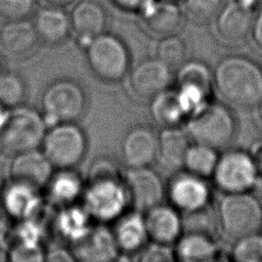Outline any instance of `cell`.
Here are the masks:
<instances>
[{"label": "cell", "mask_w": 262, "mask_h": 262, "mask_svg": "<svg viewBox=\"0 0 262 262\" xmlns=\"http://www.w3.org/2000/svg\"><path fill=\"white\" fill-rule=\"evenodd\" d=\"M213 81L231 104L252 107L262 100V69L245 56H227L217 64Z\"/></svg>", "instance_id": "1"}, {"label": "cell", "mask_w": 262, "mask_h": 262, "mask_svg": "<svg viewBox=\"0 0 262 262\" xmlns=\"http://www.w3.org/2000/svg\"><path fill=\"white\" fill-rule=\"evenodd\" d=\"M46 133V121L38 112L29 107L16 106L0 128V146L18 154L35 149L42 144Z\"/></svg>", "instance_id": "2"}, {"label": "cell", "mask_w": 262, "mask_h": 262, "mask_svg": "<svg viewBox=\"0 0 262 262\" xmlns=\"http://www.w3.org/2000/svg\"><path fill=\"white\" fill-rule=\"evenodd\" d=\"M218 214L222 230L232 238L258 232L262 226V205L248 191L227 192Z\"/></svg>", "instance_id": "3"}, {"label": "cell", "mask_w": 262, "mask_h": 262, "mask_svg": "<svg viewBox=\"0 0 262 262\" xmlns=\"http://www.w3.org/2000/svg\"><path fill=\"white\" fill-rule=\"evenodd\" d=\"M186 130L194 142L217 149L231 141L235 132V122L227 107L207 102L190 115Z\"/></svg>", "instance_id": "4"}, {"label": "cell", "mask_w": 262, "mask_h": 262, "mask_svg": "<svg viewBox=\"0 0 262 262\" xmlns=\"http://www.w3.org/2000/svg\"><path fill=\"white\" fill-rule=\"evenodd\" d=\"M43 152L53 167L68 170L79 164L87 149V140L82 129L73 122L55 124L46 131Z\"/></svg>", "instance_id": "5"}, {"label": "cell", "mask_w": 262, "mask_h": 262, "mask_svg": "<svg viewBox=\"0 0 262 262\" xmlns=\"http://www.w3.org/2000/svg\"><path fill=\"white\" fill-rule=\"evenodd\" d=\"M87 61L93 73L105 81L122 79L129 68V52L118 37L104 32L87 43Z\"/></svg>", "instance_id": "6"}, {"label": "cell", "mask_w": 262, "mask_h": 262, "mask_svg": "<svg viewBox=\"0 0 262 262\" xmlns=\"http://www.w3.org/2000/svg\"><path fill=\"white\" fill-rule=\"evenodd\" d=\"M86 97L81 86L72 80H58L46 88L42 96L45 121L55 124L74 122L85 110Z\"/></svg>", "instance_id": "7"}, {"label": "cell", "mask_w": 262, "mask_h": 262, "mask_svg": "<svg viewBox=\"0 0 262 262\" xmlns=\"http://www.w3.org/2000/svg\"><path fill=\"white\" fill-rule=\"evenodd\" d=\"M258 167L248 154L230 150L218 158L213 176L216 184L226 192L248 191L257 179Z\"/></svg>", "instance_id": "8"}, {"label": "cell", "mask_w": 262, "mask_h": 262, "mask_svg": "<svg viewBox=\"0 0 262 262\" xmlns=\"http://www.w3.org/2000/svg\"><path fill=\"white\" fill-rule=\"evenodd\" d=\"M127 196V188L120 178L89 181L85 195L86 211L99 220L114 219L123 211Z\"/></svg>", "instance_id": "9"}, {"label": "cell", "mask_w": 262, "mask_h": 262, "mask_svg": "<svg viewBox=\"0 0 262 262\" xmlns=\"http://www.w3.org/2000/svg\"><path fill=\"white\" fill-rule=\"evenodd\" d=\"M128 196L138 211H147L159 205L164 196L161 177L147 166L130 168L126 174Z\"/></svg>", "instance_id": "10"}, {"label": "cell", "mask_w": 262, "mask_h": 262, "mask_svg": "<svg viewBox=\"0 0 262 262\" xmlns=\"http://www.w3.org/2000/svg\"><path fill=\"white\" fill-rule=\"evenodd\" d=\"M52 168L44 152L35 148L15 154L10 166V175L13 181L40 189L49 182Z\"/></svg>", "instance_id": "11"}, {"label": "cell", "mask_w": 262, "mask_h": 262, "mask_svg": "<svg viewBox=\"0 0 262 262\" xmlns=\"http://www.w3.org/2000/svg\"><path fill=\"white\" fill-rule=\"evenodd\" d=\"M168 194L172 204L184 213L203 210L209 202L210 190L202 177L186 171L170 182Z\"/></svg>", "instance_id": "12"}, {"label": "cell", "mask_w": 262, "mask_h": 262, "mask_svg": "<svg viewBox=\"0 0 262 262\" xmlns=\"http://www.w3.org/2000/svg\"><path fill=\"white\" fill-rule=\"evenodd\" d=\"M113 232L104 227H90L81 237L72 242V253L80 261H110L118 254Z\"/></svg>", "instance_id": "13"}, {"label": "cell", "mask_w": 262, "mask_h": 262, "mask_svg": "<svg viewBox=\"0 0 262 262\" xmlns=\"http://www.w3.org/2000/svg\"><path fill=\"white\" fill-rule=\"evenodd\" d=\"M172 69L159 58L140 62L131 74L134 92L143 98H152L166 90L172 81Z\"/></svg>", "instance_id": "14"}, {"label": "cell", "mask_w": 262, "mask_h": 262, "mask_svg": "<svg viewBox=\"0 0 262 262\" xmlns=\"http://www.w3.org/2000/svg\"><path fill=\"white\" fill-rule=\"evenodd\" d=\"M254 10L237 0L228 2L216 15V29L221 38L229 42L245 40L252 31Z\"/></svg>", "instance_id": "15"}, {"label": "cell", "mask_w": 262, "mask_h": 262, "mask_svg": "<svg viewBox=\"0 0 262 262\" xmlns=\"http://www.w3.org/2000/svg\"><path fill=\"white\" fill-rule=\"evenodd\" d=\"M158 136L147 127L131 129L122 142V157L130 168L148 166L157 159Z\"/></svg>", "instance_id": "16"}, {"label": "cell", "mask_w": 262, "mask_h": 262, "mask_svg": "<svg viewBox=\"0 0 262 262\" xmlns=\"http://www.w3.org/2000/svg\"><path fill=\"white\" fill-rule=\"evenodd\" d=\"M144 222L147 236L155 243L168 246L179 237L183 228L182 220L174 208L161 204L146 211Z\"/></svg>", "instance_id": "17"}, {"label": "cell", "mask_w": 262, "mask_h": 262, "mask_svg": "<svg viewBox=\"0 0 262 262\" xmlns=\"http://www.w3.org/2000/svg\"><path fill=\"white\" fill-rule=\"evenodd\" d=\"M70 20L73 31L88 43L91 39L104 32L107 14L99 2L83 0L73 8Z\"/></svg>", "instance_id": "18"}, {"label": "cell", "mask_w": 262, "mask_h": 262, "mask_svg": "<svg viewBox=\"0 0 262 262\" xmlns=\"http://www.w3.org/2000/svg\"><path fill=\"white\" fill-rule=\"evenodd\" d=\"M38 39L34 25L27 18L7 20L0 28V46L13 56H21L30 52Z\"/></svg>", "instance_id": "19"}, {"label": "cell", "mask_w": 262, "mask_h": 262, "mask_svg": "<svg viewBox=\"0 0 262 262\" xmlns=\"http://www.w3.org/2000/svg\"><path fill=\"white\" fill-rule=\"evenodd\" d=\"M33 25L38 37L50 44L64 41L72 29L70 16L63 8L50 5L38 10Z\"/></svg>", "instance_id": "20"}, {"label": "cell", "mask_w": 262, "mask_h": 262, "mask_svg": "<svg viewBox=\"0 0 262 262\" xmlns=\"http://www.w3.org/2000/svg\"><path fill=\"white\" fill-rule=\"evenodd\" d=\"M145 27L158 35H171L181 25L182 12L172 0H156L140 13Z\"/></svg>", "instance_id": "21"}, {"label": "cell", "mask_w": 262, "mask_h": 262, "mask_svg": "<svg viewBox=\"0 0 262 262\" xmlns=\"http://www.w3.org/2000/svg\"><path fill=\"white\" fill-rule=\"evenodd\" d=\"M186 134L177 128L165 127L158 136L157 159L167 170H178L183 166L184 156L188 148Z\"/></svg>", "instance_id": "22"}, {"label": "cell", "mask_w": 262, "mask_h": 262, "mask_svg": "<svg viewBox=\"0 0 262 262\" xmlns=\"http://www.w3.org/2000/svg\"><path fill=\"white\" fill-rule=\"evenodd\" d=\"M112 232L119 249L125 252L137 251L147 237L144 216L138 213L123 215L116 222Z\"/></svg>", "instance_id": "23"}, {"label": "cell", "mask_w": 262, "mask_h": 262, "mask_svg": "<svg viewBox=\"0 0 262 262\" xmlns=\"http://www.w3.org/2000/svg\"><path fill=\"white\" fill-rule=\"evenodd\" d=\"M37 191L38 189L12 180L4 190L2 207L6 213L26 219L37 210L39 205Z\"/></svg>", "instance_id": "24"}, {"label": "cell", "mask_w": 262, "mask_h": 262, "mask_svg": "<svg viewBox=\"0 0 262 262\" xmlns=\"http://www.w3.org/2000/svg\"><path fill=\"white\" fill-rule=\"evenodd\" d=\"M216 255V245L203 232H187L177 242L175 258L178 260L184 262L211 261Z\"/></svg>", "instance_id": "25"}, {"label": "cell", "mask_w": 262, "mask_h": 262, "mask_svg": "<svg viewBox=\"0 0 262 262\" xmlns=\"http://www.w3.org/2000/svg\"><path fill=\"white\" fill-rule=\"evenodd\" d=\"M150 114L157 124L164 128L176 126L186 116L177 91L168 89L152 97Z\"/></svg>", "instance_id": "26"}, {"label": "cell", "mask_w": 262, "mask_h": 262, "mask_svg": "<svg viewBox=\"0 0 262 262\" xmlns=\"http://www.w3.org/2000/svg\"><path fill=\"white\" fill-rule=\"evenodd\" d=\"M219 156L216 152V148L194 143L189 145L184 156L183 167L187 172L200 176L207 177L213 175Z\"/></svg>", "instance_id": "27"}, {"label": "cell", "mask_w": 262, "mask_h": 262, "mask_svg": "<svg viewBox=\"0 0 262 262\" xmlns=\"http://www.w3.org/2000/svg\"><path fill=\"white\" fill-rule=\"evenodd\" d=\"M213 76L208 67L200 61L182 63L177 74L178 86H190L198 88L206 94L211 93Z\"/></svg>", "instance_id": "28"}, {"label": "cell", "mask_w": 262, "mask_h": 262, "mask_svg": "<svg viewBox=\"0 0 262 262\" xmlns=\"http://www.w3.org/2000/svg\"><path fill=\"white\" fill-rule=\"evenodd\" d=\"M47 185L49 186L50 196L60 204L73 202L81 191L80 179L68 171L52 175Z\"/></svg>", "instance_id": "29"}, {"label": "cell", "mask_w": 262, "mask_h": 262, "mask_svg": "<svg viewBox=\"0 0 262 262\" xmlns=\"http://www.w3.org/2000/svg\"><path fill=\"white\" fill-rule=\"evenodd\" d=\"M88 213L76 208L64 210L58 218V228L72 242L81 237L91 227L88 223Z\"/></svg>", "instance_id": "30"}, {"label": "cell", "mask_w": 262, "mask_h": 262, "mask_svg": "<svg viewBox=\"0 0 262 262\" xmlns=\"http://www.w3.org/2000/svg\"><path fill=\"white\" fill-rule=\"evenodd\" d=\"M26 87L23 79L14 73L0 75V104L4 107H16L25 99Z\"/></svg>", "instance_id": "31"}, {"label": "cell", "mask_w": 262, "mask_h": 262, "mask_svg": "<svg viewBox=\"0 0 262 262\" xmlns=\"http://www.w3.org/2000/svg\"><path fill=\"white\" fill-rule=\"evenodd\" d=\"M158 58L171 69L180 67L186 55V47L183 40L173 34L165 36L159 43Z\"/></svg>", "instance_id": "32"}, {"label": "cell", "mask_w": 262, "mask_h": 262, "mask_svg": "<svg viewBox=\"0 0 262 262\" xmlns=\"http://www.w3.org/2000/svg\"><path fill=\"white\" fill-rule=\"evenodd\" d=\"M232 256L238 262H262V234L255 232L237 238Z\"/></svg>", "instance_id": "33"}, {"label": "cell", "mask_w": 262, "mask_h": 262, "mask_svg": "<svg viewBox=\"0 0 262 262\" xmlns=\"http://www.w3.org/2000/svg\"><path fill=\"white\" fill-rule=\"evenodd\" d=\"M222 0H184L186 14L194 21L205 23L217 15Z\"/></svg>", "instance_id": "34"}, {"label": "cell", "mask_w": 262, "mask_h": 262, "mask_svg": "<svg viewBox=\"0 0 262 262\" xmlns=\"http://www.w3.org/2000/svg\"><path fill=\"white\" fill-rule=\"evenodd\" d=\"M35 8V0H0V18L16 20L27 18Z\"/></svg>", "instance_id": "35"}, {"label": "cell", "mask_w": 262, "mask_h": 262, "mask_svg": "<svg viewBox=\"0 0 262 262\" xmlns=\"http://www.w3.org/2000/svg\"><path fill=\"white\" fill-rule=\"evenodd\" d=\"M8 258L16 262H31L45 260V254L39 243L14 242L11 246Z\"/></svg>", "instance_id": "36"}, {"label": "cell", "mask_w": 262, "mask_h": 262, "mask_svg": "<svg viewBox=\"0 0 262 262\" xmlns=\"http://www.w3.org/2000/svg\"><path fill=\"white\" fill-rule=\"evenodd\" d=\"M119 177V170L115 163L106 159H100L92 163L89 171V181L101 179H117Z\"/></svg>", "instance_id": "37"}, {"label": "cell", "mask_w": 262, "mask_h": 262, "mask_svg": "<svg viewBox=\"0 0 262 262\" xmlns=\"http://www.w3.org/2000/svg\"><path fill=\"white\" fill-rule=\"evenodd\" d=\"M175 257L168 245L156 243L154 246L145 249L140 257L142 261H172Z\"/></svg>", "instance_id": "38"}, {"label": "cell", "mask_w": 262, "mask_h": 262, "mask_svg": "<svg viewBox=\"0 0 262 262\" xmlns=\"http://www.w3.org/2000/svg\"><path fill=\"white\" fill-rule=\"evenodd\" d=\"M118 8L125 11L141 13L148 8L156 0H111Z\"/></svg>", "instance_id": "39"}, {"label": "cell", "mask_w": 262, "mask_h": 262, "mask_svg": "<svg viewBox=\"0 0 262 262\" xmlns=\"http://www.w3.org/2000/svg\"><path fill=\"white\" fill-rule=\"evenodd\" d=\"M45 260L47 261H75V257L72 253V251H67L62 248H55L51 249L46 255H45Z\"/></svg>", "instance_id": "40"}, {"label": "cell", "mask_w": 262, "mask_h": 262, "mask_svg": "<svg viewBox=\"0 0 262 262\" xmlns=\"http://www.w3.org/2000/svg\"><path fill=\"white\" fill-rule=\"evenodd\" d=\"M251 34L256 44L260 48H262V7L258 11V13L254 16Z\"/></svg>", "instance_id": "41"}, {"label": "cell", "mask_w": 262, "mask_h": 262, "mask_svg": "<svg viewBox=\"0 0 262 262\" xmlns=\"http://www.w3.org/2000/svg\"><path fill=\"white\" fill-rule=\"evenodd\" d=\"M47 5L50 6H56V7H66L70 4H72L75 0H43Z\"/></svg>", "instance_id": "42"}, {"label": "cell", "mask_w": 262, "mask_h": 262, "mask_svg": "<svg viewBox=\"0 0 262 262\" xmlns=\"http://www.w3.org/2000/svg\"><path fill=\"white\" fill-rule=\"evenodd\" d=\"M246 7L251 8L252 10H256L259 7H262V0H237Z\"/></svg>", "instance_id": "43"}, {"label": "cell", "mask_w": 262, "mask_h": 262, "mask_svg": "<svg viewBox=\"0 0 262 262\" xmlns=\"http://www.w3.org/2000/svg\"><path fill=\"white\" fill-rule=\"evenodd\" d=\"M7 226V220H6V212L3 209L2 206H0V237L4 234Z\"/></svg>", "instance_id": "44"}, {"label": "cell", "mask_w": 262, "mask_h": 262, "mask_svg": "<svg viewBox=\"0 0 262 262\" xmlns=\"http://www.w3.org/2000/svg\"><path fill=\"white\" fill-rule=\"evenodd\" d=\"M256 164H257V163H256ZM257 167H258V170H260V171L262 172V151L260 152V156H259V160H258Z\"/></svg>", "instance_id": "45"}, {"label": "cell", "mask_w": 262, "mask_h": 262, "mask_svg": "<svg viewBox=\"0 0 262 262\" xmlns=\"http://www.w3.org/2000/svg\"><path fill=\"white\" fill-rule=\"evenodd\" d=\"M259 116H260V119L262 121V100L259 102Z\"/></svg>", "instance_id": "46"}, {"label": "cell", "mask_w": 262, "mask_h": 262, "mask_svg": "<svg viewBox=\"0 0 262 262\" xmlns=\"http://www.w3.org/2000/svg\"><path fill=\"white\" fill-rule=\"evenodd\" d=\"M4 259V253L0 250V260H3Z\"/></svg>", "instance_id": "47"}, {"label": "cell", "mask_w": 262, "mask_h": 262, "mask_svg": "<svg viewBox=\"0 0 262 262\" xmlns=\"http://www.w3.org/2000/svg\"><path fill=\"white\" fill-rule=\"evenodd\" d=\"M2 74V64H1V61H0V75Z\"/></svg>", "instance_id": "48"}]
</instances>
